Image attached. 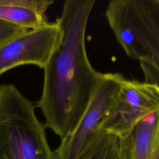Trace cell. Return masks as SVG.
Here are the masks:
<instances>
[{
  "mask_svg": "<svg viewBox=\"0 0 159 159\" xmlns=\"http://www.w3.org/2000/svg\"><path fill=\"white\" fill-rule=\"evenodd\" d=\"M95 0H66L57 19L62 40L43 68L41 97L38 102L46 128L61 139L71 133L88 109L102 73L91 65L85 36Z\"/></svg>",
  "mask_w": 159,
  "mask_h": 159,
  "instance_id": "1",
  "label": "cell"
},
{
  "mask_svg": "<svg viewBox=\"0 0 159 159\" xmlns=\"http://www.w3.org/2000/svg\"><path fill=\"white\" fill-rule=\"evenodd\" d=\"M35 106L13 84L0 86V159H58Z\"/></svg>",
  "mask_w": 159,
  "mask_h": 159,
  "instance_id": "2",
  "label": "cell"
},
{
  "mask_svg": "<svg viewBox=\"0 0 159 159\" xmlns=\"http://www.w3.org/2000/svg\"><path fill=\"white\" fill-rule=\"evenodd\" d=\"M106 12L119 22L115 38L127 56L159 70V0H113Z\"/></svg>",
  "mask_w": 159,
  "mask_h": 159,
  "instance_id": "3",
  "label": "cell"
},
{
  "mask_svg": "<svg viewBox=\"0 0 159 159\" xmlns=\"http://www.w3.org/2000/svg\"><path fill=\"white\" fill-rule=\"evenodd\" d=\"M159 112V88L123 76L115 101L99 129L117 137L128 133L142 119Z\"/></svg>",
  "mask_w": 159,
  "mask_h": 159,
  "instance_id": "4",
  "label": "cell"
},
{
  "mask_svg": "<svg viewBox=\"0 0 159 159\" xmlns=\"http://www.w3.org/2000/svg\"><path fill=\"white\" fill-rule=\"evenodd\" d=\"M123 75L120 73H102L91 102L75 129L55 150L58 159H79L88 143L100 130L118 93Z\"/></svg>",
  "mask_w": 159,
  "mask_h": 159,
  "instance_id": "5",
  "label": "cell"
},
{
  "mask_svg": "<svg viewBox=\"0 0 159 159\" xmlns=\"http://www.w3.org/2000/svg\"><path fill=\"white\" fill-rule=\"evenodd\" d=\"M62 38V29L56 20L11 39L0 46V76L24 65H34L43 69Z\"/></svg>",
  "mask_w": 159,
  "mask_h": 159,
  "instance_id": "6",
  "label": "cell"
},
{
  "mask_svg": "<svg viewBox=\"0 0 159 159\" xmlns=\"http://www.w3.org/2000/svg\"><path fill=\"white\" fill-rule=\"evenodd\" d=\"M116 159H159V112L143 117L118 137Z\"/></svg>",
  "mask_w": 159,
  "mask_h": 159,
  "instance_id": "7",
  "label": "cell"
},
{
  "mask_svg": "<svg viewBox=\"0 0 159 159\" xmlns=\"http://www.w3.org/2000/svg\"><path fill=\"white\" fill-rule=\"evenodd\" d=\"M52 0H0V19L27 29L48 23L46 11Z\"/></svg>",
  "mask_w": 159,
  "mask_h": 159,
  "instance_id": "8",
  "label": "cell"
},
{
  "mask_svg": "<svg viewBox=\"0 0 159 159\" xmlns=\"http://www.w3.org/2000/svg\"><path fill=\"white\" fill-rule=\"evenodd\" d=\"M118 137L102 130L92 137L79 159H116Z\"/></svg>",
  "mask_w": 159,
  "mask_h": 159,
  "instance_id": "9",
  "label": "cell"
},
{
  "mask_svg": "<svg viewBox=\"0 0 159 159\" xmlns=\"http://www.w3.org/2000/svg\"><path fill=\"white\" fill-rule=\"evenodd\" d=\"M27 30L29 29L0 19V46Z\"/></svg>",
  "mask_w": 159,
  "mask_h": 159,
  "instance_id": "10",
  "label": "cell"
},
{
  "mask_svg": "<svg viewBox=\"0 0 159 159\" xmlns=\"http://www.w3.org/2000/svg\"><path fill=\"white\" fill-rule=\"evenodd\" d=\"M140 68L143 73L144 81L148 83H152L159 88V70L150 61H143Z\"/></svg>",
  "mask_w": 159,
  "mask_h": 159,
  "instance_id": "11",
  "label": "cell"
}]
</instances>
